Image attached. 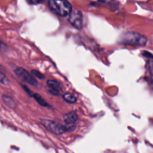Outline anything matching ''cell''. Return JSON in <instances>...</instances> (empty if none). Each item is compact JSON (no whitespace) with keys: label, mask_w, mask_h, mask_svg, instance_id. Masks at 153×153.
<instances>
[{"label":"cell","mask_w":153,"mask_h":153,"mask_svg":"<svg viewBox=\"0 0 153 153\" xmlns=\"http://www.w3.org/2000/svg\"><path fill=\"white\" fill-rule=\"evenodd\" d=\"M120 43L126 45L143 46L147 43V39L144 35L134 31H128L121 37Z\"/></svg>","instance_id":"cell-1"},{"label":"cell","mask_w":153,"mask_h":153,"mask_svg":"<svg viewBox=\"0 0 153 153\" xmlns=\"http://www.w3.org/2000/svg\"><path fill=\"white\" fill-rule=\"evenodd\" d=\"M48 4L52 11L64 17L69 16L73 10L71 4L65 0H51Z\"/></svg>","instance_id":"cell-2"},{"label":"cell","mask_w":153,"mask_h":153,"mask_svg":"<svg viewBox=\"0 0 153 153\" xmlns=\"http://www.w3.org/2000/svg\"><path fill=\"white\" fill-rule=\"evenodd\" d=\"M41 123L48 131L53 133V134H57V135H60V134H62L66 131H67L65 125H63V124L56 122V121L43 120H41Z\"/></svg>","instance_id":"cell-3"},{"label":"cell","mask_w":153,"mask_h":153,"mask_svg":"<svg viewBox=\"0 0 153 153\" xmlns=\"http://www.w3.org/2000/svg\"><path fill=\"white\" fill-rule=\"evenodd\" d=\"M69 22L74 28L80 30L83 27V15L80 10L77 9L72 10L69 15Z\"/></svg>","instance_id":"cell-4"},{"label":"cell","mask_w":153,"mask_h":153,"mask_svg":"<svg viewBox=\"0 0 153 153\" xmlns=\"http://www.w3.org/2000/svg\"><path fill=\"white\" fill-rule=\"evenodd\" d=\"M16 76L24 81L26 83L29 84V85H32V86H36L37 85V82L35 79V78L32 76V74L28 73L26 70L22 68V67H17L16 70H14Z\"/></svg>","instance_id":"cell-5"},{"label":"cell","mask_w":153,"mask_h":153,"mask_svg":"<svg viewBox=\"0 0 153 153\" xmlns=\"http://www.w3.org/2000/svg\"><path fill=\"white\" fill-rule=\"evenodd\" d=\"M64 120L67 131H72L75 128L76 122L78 121V114L75 111L68 112L64 116Z\"/></svg>","instance_id":"cell-6"},{"label":"cell","mask_w":153,"mask_h":153,"mask_svg":"<svg viewBox=\"0 0 153 153\" xmlns=\"http://www.w3.org/2000/svg\"><path fill=\"white\" fill-rule=\"evenodd\" d=\"M47 86L49 88V91L51 94L55 96H58L61 92V85L58 81L48 80Z\"/></svg>","instance_id":"cell-7"},{"label":"cell","mask_w":153,"mask_h":153,"mask_svg":"<svg viewBox=\"0 0 153 153\" xmlns=\"http://www.w3.org/2000/svg\"><path fill=\"white\" fill-rule=\"evenodd\" d=\"M2 100L4 104L7 105L8 107L12 108L16 107V102H15V101L13 100V98L11 97H9L7 95H3Z\"/></svg>","instance_id":"cell-8"},{"label":"cell","mask_w":153,"mask_h":153,"mask_svg":"<svg viewBox=\"0 0 153 153\" xmlns=\"http://www.w3.org/2000/svg\"><path fill=\"white\" fill-rule=\"evenodd\" d=\"M32 97H34V99H35L36 101H37V102H38V104H40L41 106H43V107H50V105L46 102V100H45L41 96L39 95V94H34Z\"/></svg>","instance_id":"cell-9"},{"label":"cell","mask_w":153,"mask_h":153,"mask_svg":"<svg viewBox=\"0 0 153 153\" xmlns=\"http://www.w3.org/2000/svg\"><path fill=\"white\" fill-rule=\"evenodd\" d=\"M63 99L68 103H76L77 102V98L70 93H66L63 95Z\"/></svg>","instance_id":"cell-10"},{"label":"cell","mask_w":153,"mask_h":153,"mask_svg":"<svg viewBox=\"0 0 153 153\" xmlns=\"http://www.w3.org/2000/svg\"><path fill=\"white\" fill-rule=\"evenodd\" d=\"M0 83L3 85H6V86H8L10 85V80L8 79V78L1 72H0Z\"/></svg>","instance_id":"cell-11"},{"label":"cell","mask_w":153,"mask_h":153,"mask_svg":"<svg viewBox=\"0 0 153 153\" xmlns=\"http://www.w3.org/2000/svg\"><path fill=\"white\" fill-rule=\"evenodd\" d=\"M31 74H32V76H34V77L38 78V79H43L45 78L44 76H43V75L40 72L37 71V70H33L32 71H31Z\"/></svg>","instance_id":"cell-12"},{"label":"cell","mask_w":153,"mask_h":153,"mask_svg":"<svg viewBox=\"0 0 153 153\" xmlns=\"http://www.w3.org/2000/svg\"><path fill=\"white\" fill-rule=\"evenodd\" d=\"M148 69L150 74L153 76V59H149L148 61Z\"/></svg>","instance_id":"cell-13"},{"label":"cell","mask_w":153,"mask_h":153,"mask_svg":"<svg viewBox=\"0 0 153 153\" xmlns=\"http://www.w3.org/2000/svg\"><path fill=\"white\" fill-rule=\"evenodd\" d=\"M7 49V46L4 44V43H2V41L0 40V51H4V49Z\"/></svg>","instance_id":"cell-14"},{"label":"cell","mask_w":153,"mask_h":153,"mask_svg":"<svg viewBox=\"0 0 153 153\" xmlns=\"http://www.w3.org/2000/svg\"><path fill=\"white\" fill-rule=\"evenodd\" d=\"M143 55L146 57H148V58H149V59H153V55L151 53H149V52H143Z\"/></svg>","instance_id":"cell-15"}]
</instances>
